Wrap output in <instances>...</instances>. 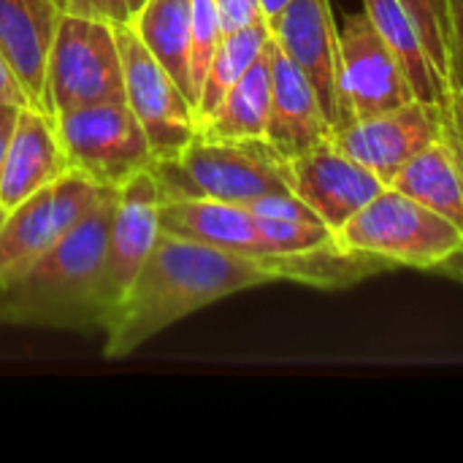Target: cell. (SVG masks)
I'll return each instance as SVG.
<instances>
[{"label":"cell","instance_id":"1","mask_svg":"<svg viewBox=\"0 0 463 463\" xmlns=\"http://www.w3.org/2000/svg\"><path fill=\"white\" fill-rule=\"evenodd\" d=\"M269 282H277V277L255 258L160 231L146 263L103 331V358H128L209 304Z\"/></svg>","mask_w":463,"mask_h":463},{"label":"cell","instance_id":"2","mask_svg":"<svg viewBox=\"0 0 463 463\" xmlns=\"http://www.w3.org/2000/svg\"><path fill=\"white\" fill-rule=\"evenodd\" d=\"M117 190L43 255L0 277V326L106 331L114 304L106 288V247Z\"/></svg>","mask_w":463,"mask_h":463},{"label":"cell","instance_id":"3","mask_svg":"<svg viewBox=\"0 0 463 463\" xmlns=\"http://www.w3.org/2000/svg\"><path fill=\"white\" fill-rule=\"evenodd\" d=\"M152 176L163 201H252L290 190L288 160L266 141H209L195 136L176 157L155 160Z\"/></svg>","mask_w":463,"mask_h":463},{"label":"cell","instance_id":"4","mask_svg":"<svg viewBox=\"0 0 463 463\" xmlns=\"http://www.w3.org/2000/svg\"><path fill=\"white\" fill-rule=\"evenodd\" d=\"M336 244L345 252L374 255L393 269L434 271L463 247V231L420 201L385 187L336 231Z\"/></svg>","mask_w":463,"mask_h":463},{"label":"cell","instance_id":"5","mask_svg":"<svg viewBox=\"0 0 463 463\" xmlns=\"http://www.w3.org/2000/svg\"><path fill=\"white\" fill-rule=\"evenodd\" d=\"M128 103L117 30L106 19L62 11L46 65V114Z\"/></svg>","mask_w":463,"mask_h":463},{"label":"cell","instance_id":"6","mask_svg":"<svg viewBox=\"0 0 463 463\" xmlns=\"http://www.w3.org/2000/svg\"><path fill=\"white\" fill-rule=\"evenodd\" d=\"M68 165L100 187H122L155 163L149 138L128 103H100L54 117Z\"/></svg>","mask_w":463,"mask_h":463},{"label":"cell","instance_id":"7","mask_svg":"<svg viewBox=\"0 0 463 463\" xmlns=\"http://www.w3.org/2000/svg\"><path fill=\"white\" fill-rule=\"evenodd\" d=\"M111 193V187H100L71 168L5 212L0 225V277L43 255Z\"/></svg>","mask_w":463,"mask_h":463},{"label":"cell","instance_id":"8","mask_svg":"<svg viewBox=\"0 0 463 463\" xmlns=\"http://www.w3.org/2000/svg\"><path fill=\"white\" fill-rule=\"evenodd\" d=\"M114 30L122 54L125 100L141 122L155 160L176 157L198 133L195 106L141 43L133 24H114Z\"/></svg>","mask_w":463,"mask_h":463},{"label":"cell","instance_id":"9","mask_svg":"<svg viewBox=\"0 0 463 463\" xmlns=\"http://www.w3.org/2000/svg\"><path fill=\"white\" fill-rule=\"evenodd\" d=\"M410 100L418 98L407 73L377 33L366 8L347 14L339 30V119L334 130Z\"/></svg>","mask_w":463,"mask_h":463},{"label":"cell","instance_id":"10","mask_svg":"<svg viewBox=\"0 0 463 463\" xmlns=\"http://www.w3.org/2000/svg\"><path fill=\"white\" fill-rule=\"evenodd\" d=\"M442 138V106L410 100L391 111L353 119L331 133L336 149L391 187L396 174L429 144Z\"/></svg>","mask_w":463,"mask_h":463},{"label":"cell","instance_id":"11","mask_svg":"<svg viewBox=\"0 0 463 463\" xmlns=\"http://www.w3.org/2000/svg\"><path fill=\"white\" fill-rule=\"evenodd\" d=\"M266 24L274 43L312 84L334 130L339 119V30L331 0H290Z\"/></svg>","mask_w":463,"mask_h":463},{"label":"cell","instance_id":"12","mask_svg":"<svg viewBox=\"0 0 463 463\" xmlns=\"http://www.w3.org/2000/svg\"><path fill=\"white\" fill-rule=\"evenodd\" d=\"M288 174L290 190L334 231L388 187L369 168L336 149L331 138L288 160Z\"/></svg>","mask_w":463,"mask_h":463},{"label":"cell","instance_id":"13","mask_svg":"<svg viewBox=\"0 0 463 463\" xmlns=\"http://www.w3.org/2000/svg\"><path fill=\"white\" fill-rule=\"evenodd\" d=\"M157 214L160 231L165 233L255 258L277 279L301 282L298 266L274 252V247L263 239L255 214L247 206L220 201H163Z\"/></svg>","mask_w":463,"mask_h":463},{"label":"cell","instance_id":"14","mask_svg":"<svg viewBox=\"0 0 463 463\" xmlns=\"http://www.w3.org/2000/svg\"><path fill=\"white\" fill-rule=\"evenodd\" d=\"M160 190L152 171L130 176L117 187V203L106 247V288L114 312L160 236Z\"/></svg>","mask_w":463,"mask_h":463},{"label":"cell","instance_id":"15","mask_svg":"<svg viewBox=\"0 0 463 463\" xmlns=\"http://www.w3.org/2000/svg\"><path fill=\"white\" fill-rule=\"evenodd\" d=\"M331 133L312 84L271 38V111L263 138L285 160H293L326 144Z\"/></svg>","mask_w":463,"mask_h":463},{"label":"cell","instance_id":"16","mask_svg":"<svg viewBox=\"0 0 463 463\" xmlns=\"http://www.w3.org/2000/svg\"><path fill=\"white\" fill-rule=\"evenodd\" d=\"M60 16V0H0V54L19 76L30 103L43 114L46 65Z\"/></svg>","mask_w":463,"mask_h":463},{"label":"cell","instance_id":"17","mask_svg":"<svg viewBox=\"0 0 463 463\" xmlns=\"http://www.w3.org/2000/svg\"><path fill=\"white\" fill-rule=\"evenodd\" d=\"M71 171L65 149L57 138L54 119L35 106H24L16 117L11 144L0 171V203L11 212L35 190Z\"/></svg>","mask_w":463,"mask_h":463},{"label":"cell","instance_id":"18","mask_svg":"<svg viewBox=\"0 0 463 463\" xmlns=\"http://www.w3.org/2000/svg\"><path fill=\"white\" fill-rule=\"evenodd\" d=\"M271 111V38L247 73L228 90L220 106L198 122L201 138L209 141H252L266 136Z\"/></svg>","mask_w":463,"mask_h":463},{"label":"cell","instance_id":"19","mask_svg":"<svg viewBox=\"0 0 463 463\" xmlns=\"http://www.w3.org/2000/svg\"><path fill=\"white\" fill-rule=\"evenodd\" d=\"M364 8L369 19L374 22L377 33L399 60L402 71L407 73V81L418 100L442 106L448 98V76L437 68L434 57L429 54L423 35L404 8L402 0H364Z\"/></svg>","mask_w":463,"mask_h":463},{"label":"cell","instance_id":"20","mask_svg":"<svg viewBox=\"0 0 463 463\" xmlns=\"http://www.w3.org/2000/svg\"><path fill=\"white\" fill-rule=\"evenodd\" d=\"M391 187L420 201L463 231V163L445 136L418 152L396 174Z\"/></svg>","mask_w":463,"mask_h":463},{"label":"cell","instance_id":"21","mask_svg":"<svg viewBox=\"0 0 463 463\" xmlns=\"http://www.w3.org/2000/svg\"><path fill=\"white\" fill-rule=\"evenodd\" d=\"M130 24L141 43L155 54V60L168 71V76L195 106L190 73V0H144V5L133 14Z\"/></svg>","mask_w":463,"mask_h":463},{"label":"cell","instance_id":"22","mask_svg":"<svg viewBox=\"0 0 463 463\" xmlns=\"http://www.w3.org/2000/svg\"><path fill=\"white\" fill-rule=\"evenodd\" d=\"M269 38H271V33H269L266 19L222 35V41L206 68V76L201 81V92L195 100V122H203L220 106V100L228 95V90L247 73V68L266 49Z\"/></svg>","mask_w":463,"mask_h":463},{"label":"cell","instance_id":"23","mask_svg":"<svg viewBox=\"0 0 463 463\" xmlns=\"http://www.w3.org/2000/svg\"><path fill=\"white\" fill-rule=\"evenodd\" d=\"M190 35H193V52H190V73H193V92L198 100L201 81L206 76V68L225 35L217 0H190Z\"/></svg>","mask_w":463,"mask_h":463},{"label":"cell","instance_id":"24","mask_svg":"<svg viewBox=\"0 0 463 463\" xmlns=\"http://www.w3.org/2000/svg\"><path fill=\"white\" fill-rule=\"evenodd\" d=\"M415 19L429 54L448 76V0H402Z\"/></svg>","mask_w":463,"mask_h":463},{"label":"cell","instance_id":"25","mask_svg":"<svg viewBox=\"0 0 463 463\" xmlns=\"http://www.w3.org/2000/svg\"><path fill=\"white\" fill-rule=\"evenodd\" d=\"M448 84L463 92V0H448Z\"/></svg>","mask_w":463,"mask_h":463},{"label":"cell","instance_id":"26","mask_svg":"<svg viewBox=\"0 0 463 463\" xmlns=\"http://www.w3.org/2000/svg\"><path fill=\"white\" fill-rule=\"evenodd\" d=\"M62 11L68 14H81V16H95L106 19L111 24H130V8L128 0H60Z\"/></svg>","mask_w":463,"mask_h":463},{"label":"cell","instance_id":"27","mask_svg":"<svg viewBox=\"0 0 463 463\" xmlns=\"http://www.w3.org/2000/svg\"><path fill=\"white\" fill-rule=\"evenodd\" d=\"M442 136L450 141L463 163V92L458 90H448V98L442 103Z\"/></svg>","mask_w":463,"mask_h":463},{"label":"cell","instance_id":"28","mask_svg":"<svg viewBox=\"0 0 463 463\" xmlns=\"http://www.w3.org/2000/svg\"><path fill=\"white\" fill-rule=\"evenodd\" d=\"M217 8H220V19H222L225 33H233V30H241L247 24L263 22L258 0H217Z\"/></svg>","mask_w":463,"mask_h":463},{"label":"cell","instance_id":"29","mask_svg":"<svg viewBox=\"0 0 463 463\" xmlns=\"http://www.w3.org/2000/svg\"><path fill=\"white\" fill-rule=\"evenodd\" d=\"M0 103L8 106H33L27 90L22 87L19 76L14 73V68L8 65V60L0 54Z\"/></svg>","mask_w":463,"mask_h":463},{"label":"cell","instance_id":"30","mask_svg":"<svg viewBox=\"0 0 463 463\" xmlns=\"http://www.w3.org/2000/svg\"><path fill=\"white\" fill-rule=\"evenodd\" d=\"M24 106H8V103H0V171H3V160H5V149L11 144V136H14V128H16V117Z\"/></svg>","mask_w":463,"mask_h":463},{"label":"cell","instance_id":"31","mask_svg":"<svg viewBox=\"0 0 463 463\" xmlns=\"http://www.w3.org/2000/svg\"><path fill=\"white\" fill-rule=\"evenodd\" d=\"M434 271H437V274H445V277H450L453 282L463 285V247H458L450 258H445Z\"/></svg>","mask_w":463,"mask_h":463},{"label":"cell","instance_id":"32","mask_svg":"<svg viewBox=\"0 0 463 463\" xmlns=\"http://www.w3.org/2000/svg\"><path fill=\"white\" fill-rule=\"evenodd\" d=\"M260 3V14H263V19L269 22V19H274L290 0H258Z\"/></svg>","mask_w":463,"mask_h":463},{"label":"cell","instance_id":"33","mask_svg":"<svg viewBox=\"0 0 463 463\" xmlns=\"http://www.w3.org/2000/svg\"><path fill=\"white\" fill-rule=\"evenodd\" d=\"M141 5H144V0H128V8H130V16H133V14H136V11L141 8Z\"/></svg>","mask_w":463,"mask_h":463},{"label":"cell","instance_id":"34","mask_svg":"<svg viewBox=\"0 0 463 463\" xmlns=\"http://www.w3.org/2000/svg\"><path fill=\"white\" fill-rule=\"evenodd\" d=\"M3 220H5V209H3V203H0V225H3Z\"/></svg>","mask_w":463,"mask_h":463}]
</instances>
